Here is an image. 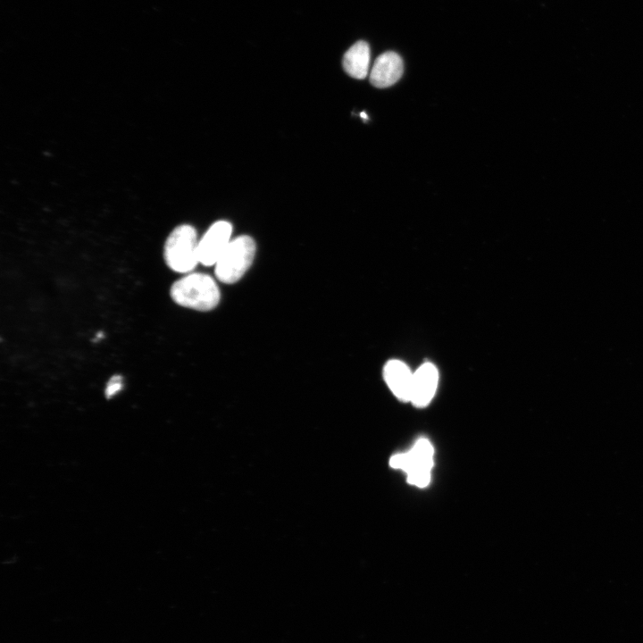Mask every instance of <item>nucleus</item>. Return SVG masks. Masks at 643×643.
<instances>
[{
    "mask_svg": "<svg viewBox=\"0 0 643 643\" xmlns=\"http://www.w3.org/2000/svg\"><path fill=\"white\" fill-rule=\"evenodd\" d=\"M171 299L179 305L197 311H210L220 301V289L214 280L205 273H189L171 287Z\"/></svg>",
    "mask_w": 643,
    "mask_h": 643,
    "instance_id": "nucleus-1",
    "label": "nucleus"
},
{
    "mask_svg": "<svg viewBox=\"0 0 643 643\" xmlns=\"http://www.w3.org/2000/svg\"><path fill=\"white\" fill-rule=\"evenodd\" d=\"M166 265L176 272L188 273L199 263L198 241L195 228L188 224L176 227L164 243Z\"/></svg>",
    "mask_w": 643,
    "mask_h": 643,
    "instance_id": "nucleus-2",
    "label": "nucleus"
},
{
    "mask_svg": "<svg viewBox=\"0 0 643 643\" xmlns=\"http://www.w3.org/2000/svg\"><path fill=\"white\" fill-rule=\"evenodd\" d=\"M434 448L427 438L418 439L406 452L391 456L389 465L405 472L407 482L425 488L431 479Z\"/></svg>",
    "mask_w": 643,
    "mask_h": 643,
    "instance_id": "nucleus-3",
    "label": "nucleus"
},
{
    "mask_svg": "<svg viewBox=\"0 0 643 643\" xmlns=\"http://www.w3.org/2000/svg\"><path fill=\"white\" fill-rule=\"evenodd\" d=\"M255 243L249 236H239L230 240L215 263V275L223 283L238 281L251 266Z\"/></svg>",
    "mask_w": 643,
    "mask_h": 643,
    "instance_id": "nucleus-4",
    "label": "nucleus"
},
{
    "mask_svg": "<svg viewBox=\"0 0 643 643\" xmlns=\"http://www.w3.org/2000/svg\"><path fill=\"white\" fill-rule=\"evenodd\" d=\"M231 232L230 222H214L198 241L199 263L205 266L215 264L230 242Z\"/></svg>",
    "mask_w": 643,
    "mask_h": 643,
    "instance_id": "nucleus-5",
    "label": "nucleus"
},
{
    "mask_svg": "<svg viewBox=\"0 0 643 643\" xmlns=\"http://www.w3.org/2000/svg\"><path fill=\"white\" fill-rule=\"evenodd\" d=\"M438 382L437 368L430 363L421 365L413 372L410 402L418 407L426 406L435 395Z\"/></svg>",
    "mask_w": 643,
    "mask_h": 643,
    "instance_id": "nucleus-6",
    "label": "nucleus"
},
{
    "mask_svg": "<svg viewBox=\"0 0 643 643\" xmlns=\"http://www.w3.org/2000/svg\"><path fill=\"white\" fill-rule=\"evenodd\" d=\"M403 70L401 57L395 52H385L375 60L370 74V81L380 88L392 86L400 79Z\"/></svg>",
    "mask_w": 643,
    "mask_h": 643,
    "instance_id": "nucleus-7",
    "label": "nucleus"
},
{
    "mask_svg": "<svg viewBox=\"0 0 643 643\" xmlns=\"http://www.w3.org/2000/svg\"><path fill=\"white\" fill-rule=\"evenodd\" d=\"M386 383L401 401L410 402L413 372L399 360L388 361L383 370Z\"/></svg>",
    "mask_w": 643,
    "mask_h": 643,
    "instance_id": "nucleus-8",
    "label": "nucleus"
},
{
    "mask_svg": "<svg viewBox=\"0 0 643 643\" xmlns=\"http://www.w3.org/2000/svg\"><path fill=\"white\" fill-rule=\"evenodd\" d=\"M371 52L364 41L355 43L344 54L343 67L355 79H364L369 71Z\"/></svg>",
    "mask_w": 643,
    "mask_h": 643,
    "instance_id": "nucleus-9",
    "label": "nucleus"
},
{
    "mask_svg": "<svg viewBox=\"0 0 643 643\" xmlns=\"http://www.w3.org/2000/svg\"><path fill=\"white\" fill-rule=\"evenodd\" d=\"M123 379L121 375H113L107 382L104 395L106 398H111L122 389Z\"/></svg>",
    "mask_w": 643,
    "mask_h": 643,
    "instance_id": "nucleus-10",
    "label": "nucleus"
}]
</instances>
